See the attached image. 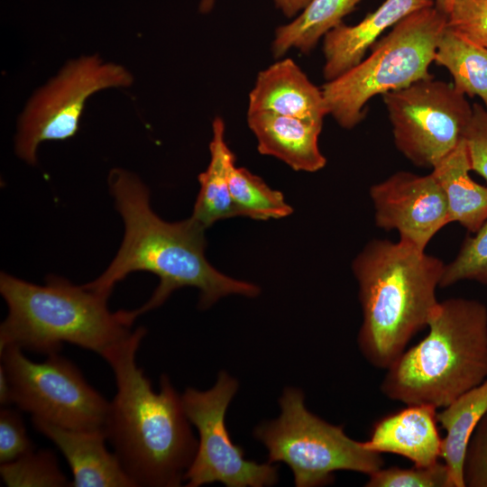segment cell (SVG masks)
<instances>
[{
	"mask_svg": "<svg viewBox=\"0 0 487 487\" xmlns=\"http://www.w3.org/2000/svg\"><path fill=\"white\" fill-rule=\"evenodd\" d=\"M108 183L115 207L124 223V237L108 268L87 289L110 296L115 283L133 271L156 274L160 284L139 315L161 306L175 290L195 287L198 306L206 309L220 298L239 294L259 295L255 284L234 280L215 269L205 256V228L189 217L169 223L151 208L145 185L133 173L121 169L110 171Z\"/></svg>",
	"mask_w": 487,
	"mask_h": 487,
	"instance_id": "cell-1",
	"label": "cell"
},
{
	"mask_svg": "<svg viewBox=\"0 0 487 487\" xmlns=\"http://www.w3.org/2000/svg\"><path fill=\"white\" fill-rule=\"evenodd\" d=\"M145 334L138 327L102 355L117 388L104 431L134 486L176 487L184 482L198 441L169 377L161 376L155 392L137 365L136 353Z\"/></svg>",
	"mask_w": 487,
	"mask_h": 487,
	"instance_id": "cell-2",
	"label": "cell"
},
{
	"mask_svg": "<svg viewBox=\"0 0 487 487\" xmlns=\"http://www.w3.org/2000/svg\"><path fill=\"white\" fill-rule=\"evenodd\" d=\"M352 269L363 312L358 348L372 367L387 370L427 327L445 263L405 241L373 239Z\"/></svg>",
	"mask_w": 487,
	"mask_h": 487,
	"instance_id": "cell-3",
	"label": "cell"
},
{
	"mask_svg": "<svg viewBox=\"0 0 487 487\" xmlns=\"http://www.w3.org/2000/svg\"><path fill=\"white\" fill-rule=\"evenodd\" d=\"M427 328L385 370L380 390L405 405L438 409L487 379V307L465 298L439 301Z\"/></svg>",
	"mask_w": 487,
	"mask_h": 487,
	"instance_id": "cell-4",
	"label": "cell"
},
{
	"mask_svg": "<svg viewBox=\"0 0 487 487\" xmlns=\"http://www.w3.org/2000/svg\"><path fill=\"white\" fill-rule=\"evenodd\" d=\"M0 292L8 315L0 326V349L15 345L47 355L64 343L99 355L131 335L137 309L111 312L108 296L49 276L36 285L2 272Z\"/></svg>",
	"mask_w": 487,
	"mask_h": 487,
	"instance_id": "cell-5",
	"label": "cell"
},
{
	"mask_svg": "<svg viewBox=\"0 0 487 487\" xmlns=\"http://www.w3.org/2000/svg\"><path fill=\"white\" fill-rule=\"evenodd\" d=\"M446 27V14L435 5L403 18L372 46L367 58L322 86L327 115L352 129L364 119L375 96L432 77L428 68Z\"/></svg>",
	"mask_w": 487,
	"mask_h": 487,
	"instance_id": "cell-6",
	"label": "cell"
},
{
	"mask_svg": "<svg viewBox=\"0 0 487 487\" xmlns=\"http://www.w3.org/2000/svg\"><path fill=\"white\" fill-rule=\"evenodd\" d=\"M301 390L288 387L279 400L281 413L253 430L268 450V463H285L297 487L332 483L336 471L370 475L383 467L381 454L349 437L343 426L330 424L305 406Z\"/></svg>",
	"mask_w": 487,
	"mask_h": 487,
	"instance_id": "cell-7",
	"label": "cell"
},
{
	"mask_svg": "<svg viewBox=\"0 0 487 487\" xmlns=\"http://www.w3.org/2000/svg\"><path fill=\"white\" fill-rule=\"evenodd\" d=\"M0 355L12 403L32 418L66 428L104 429L109 403L59 353L34 363L20 347L8 345L0 349Z\"/></svg>",
	"mask_w": 487,
	"mask_h": 487,
	"instance_id": "cell-8",
	"label": "cell"
},
{
	"mask_svg": "<svg viewBox=\"0 0 487 487\" xmlns=\"http://www.w3.org/2000/svg\"><path fill=\"white\" fill-rule=\"evenodd\" d=\"M133 81L124 67L105 61L98 55L69 61L27 102L18 120L17 155L35 164L41 142L66 140L77 133L86 102L93 94L129 87Z\"/></svg>",
	"mask_w": 487,
	"mask_h": 487,
	"instance_id": "cell-9",
	"label": "cell"
},
{
	"mask_svg": "<svg viewBox=\"0 0 487 487\" xmlns=\"http://www.w3.org/2000/svg\"><path fill=\"white\" fill-rule=\"evenodd\" d=\"M397 149L433 169L464 139L473 106L452 83L434 77L382 96Z\"/></svg>",
	"mask_w": 487,
	"mask_h": 487,
	"instance_id": "cell-10",
	"label": "cell"
},
{
	"mask_svg": "<svg viewBox=\"0 0 487 487\" xmlns=\"http://www.w3.org/2000/svg\"><path fill=\"white\" fill-rule=\"evenodd\" d=\"M237 390L238 381L222 371L211 389L188 388L181 395L184 411L199 434L197 453L184 475L186 486L219 482L227 487H262L278 482L276 465L245 459L244 449L229 436L225 417Z\"/></svg>",
	"mask_w": 487,
	"mask_h": 487,
	"instance_id": "cell-11",
	"label": "cell"
},
{
	"mask_svg": "<svg viewBox=\"0 0 487 487\" xmlns=\"http://www.w3.org/2000/svg\"><path fill=\"white\" fill-rule=\"evenodd\" d=\"M370 197L376 225L398 231L400 240L422 251L450 223L445 192L432 173L395 172L372 185Z\"/></svg>",
	"mask_w": 487,
	"mask_h": 487,
	"instance_id": "cell-12",
	"label": "cell"
},
{
	"mask_svg": "<svg viewBox=\"0 0 487 487\" xmlns=\"http://www.w3.org/2000/svg\"><path fill=\"white\" fill-rule=\"evenodd\" d=\"M34 427L52 441L66 458L73 487H135L106 446L104 429H72L32 418Z\"/></svg>",
	"mask_w": 487,
	"mask_h": 487,
	"instance_id": "cell-13",
	"label": "cell"
},
{
	"mask_svg": "<svg viewBox=\"0 0 487 487\" xmlns=\"http://www.w3.org/2000/svg\"><path fill=\"white\" fill-rule=\"evenodd\" d=\"M435 5V0H385L354 25L340 23L323 37V77L333 80L360 63L387 29L409 14Z\"/></svg>",
	"mask_w": 487,
	"mask_h": 487,
	"instance_id": "cell-14",
	"label": "cell"
},
{
	"mask_svg": "<svg viewBox=\"0 0 487 487\" xmlns=\"http://www.w3.org/2000/svg\"><path fill=\"white\" fill-rule=\"evenodd\" d=\"M253 111L318 123L327 115L322 89L290 58L276 61L258 73L248 101L247 112Z\"/></svg>",
	"mask_w": 487,
	"mask_h": 487,
	"instance_id": "cell-15",
	"label": "cell"
},
{
	"mask_svg": "<svg viewBox=\"0 0 487 487\" xmlns=\"http://www.w3.org/2000/svg\"><path fill=\"white\" fill-rule=\"evenodd\" d=\"M437 409L424 404L406 405L379 419L365 447L379 454H394L417 466L439 462L442 437L437 428Z\"/></svg>",
	"mask_w": 487,
	"mask_h": 487,
	"instance_id": "cell-16",
	"label": "cell"
},
{
	"mask_svg": "<svg viewBox=\"0 0 487 487\" xmlns=\"http://www.w3.org/2000/svg\"><path fill=\"white\" fill-rule=\"evenodd\" d=\"M258 152L280 159L297 171L315 172L326 166L318 138L323 123L274 114L247 112Z\"/></svg>",
	"mask_w": 487,
	"mask_h": 487,
	"instance_id": "cell-17",
	"label": "cell"
},
{
	"mask_svg": "<svg viewBox=\"0 0 487 487\" xmlns=\"http://www.w3.org/2000/svg\"><path fill=\"white\" fill-rule=\"evenodd\" d=\"M471 165L463 141L433 169L447 201L449 222L474 234L487 221V186L470 177Z\"/></svg>",
	"mask_w": 487,
	"mask_h": 487,
	"instance_id": "cell-18",
	"label": "cell"
},
{
	"mask_svg": "<svg viewBox=\"0 0 487 487\" xmlns=\"http://www.w3.org/2000/svg\"><path fill=\"white\" fill-rule=\"evenodd\" d=\"M225 128L221 117L213 120L210 161L207 170L198 175L200 188L190 217L205 229L220 219L239 216L229 186L235 156L225 142Z\"/></svg>",
	"mask_w": 487,
	"mask_h": 487,
	"instance_id": "cell-19",
	"label": "cell"
},
{
	"mask_svg": "<svg viewBox=\"0 0 487 487\" xmlns=\"http://www.w3.org/2000/svg\"><path fill=\"white\" fill-rule=\"evenodd\" d=\"M487 412V379L437 412V423L446 431L440 458L447 466L454 487H465L464 458L470 439Z\"/></svg>",
	"mask_w": 487,
	"mask_h": 487,
	"instance_id": "cell-20",
	"label": "cell"
},
{
	"mask_svg": "<svg viewBox=\"0 0 487 487\" xmlns=\"http://www.w3.org/2000/svg\"><path fill=\"white\" fill-rule=\"evenodd\" d=\"M362 1L310 0L291 22L276 28L271 43L273 57L281 58L291 49L309 53Z\"/></svg>",
	"mask_w": 487,
	"mask_h": 487,
	"instance_id": "cell-21",
	"label": "cell"
},
{
	"mask_svg": "<svg viewBox=\"0 0 487 487\" xmlns=\"http://www.w3.org/2000/svg\"><path fill=\"white\" fill-rule=\"evenodd\" d=\"M434 62L449 71L458 92L479 97L487 107V48L446 26L438 40Z\"/></svg>",
	"mask_w": 487,
	"mask_h": 487,
	"instance_id": "cell-22",
	"label": "cell"
},
{
	"mask_svg": "<svg viewBox=\"0 0 487 487\" xmlns=\"http://www.w3.org/2000/svg\"><path fill=\"white\" fill-rule=\"evenodd\" d=\"M229 186L239 216L268 220L288 216L293 211L281 192L271 188L245 168L234 165L231 169Z\"/></svg>",
	"mask_w": 487,
	"mask_h": 487,
	"instance_id": "cell-23",
	"label": "cell"
},
{
	"mask_svg": "<svg viewBox=\"0 0 487 487\" xmlns=\"http://www.w3.org/2000/svg\"><path fill=\"white\" fill-rule=\"evenodd\" d=\"M0 473L9 487L70 486L56 456L49 450H32L14 461L1 464Z\"/></svg>",
	"mask_w": 487,
	"mask_h": 487,
	"instance_id": "cell-24",
	"label": "cell"
},
{
	"mask_svg": "<svg viewBox=\"0 0 487 487\" xmlns=\"http://www.w3.org/2000/svg\"><path fill=\"white\" fill-rule=\"evenodd\" d=\"M464 280L487 285V221L464 240L455 258L445 264L440 288Z\"/></svg>",
	"mask_w": 487,
	"mask_h": 487,
	"instance_id": "cell-25",
	"label": "cell"
},
{
	"mask_svg": "<svg viewBox=\"0 0 487 487\" xmlns=\"http://www.w3.org/2000/svg\"><path fill=\"white\" fill-rule=\"evenodd\" d=\"M366 487H454L449 470L444 463L409 468H380L368 475Z\"/></svg>",
	"mask_w": 487,
	"mask_h": 487,
	"instance_id": "cell-26",
	"label": "cell"
},
{
	"mask_svg": "<svg viewBox=\"0 0 487 487\" xmlns=\"http://www.w3.org/2000/svg\"><path fill=\"white\" fill-rule=\"evenodd\" d=\"M446 26L487 48V0H451L446 12Z\"/></svg>",
	"mask_w": 487,
	"mask_h": 487,
	"instance_id": "cell-27",
	"label": "cell"
},
{
	"mask_svg": "<svg viewBox=\"0 0 487 487\" xmlns=\"http://www.w3.org/2000/svg\"><path fill=\"white\" fill-rule=\"evenodd\" d=\"M34 450L20 414L4 408L0 411V463L14 461Z\"/></svg>",
	"mask_w": 487,
	"mask_h": 487,
	"instance_id": "cell-28",
	"label": "cell"
},
{
	"mask_svg": "<svg viewBox=\"0 0 487 487\" xmlns=\"http://www.w3.org/2000/svg\"><path fill=\"white\" fill-rule=\"evenodd\" d=\"M471 170L487 183V107L473 105V112L464 134Z\"/></svg>",
	"mask_w": 487,
	"mask_h": 487,
	"instance_id": "cell-29",
	"label": "cell"
},
{
	"mask_svg": "<svg viewBox=\"0 0 487 487\" xmlns=\"http://www.w3.org/2000/svg\"><path fill=\"white\" fill-rule=\"evenodd\" d=\"M464 477L467 487H487V412L468 444Z\"/></svg>",
	"mask_w": 487,
	"mask_h": 487,
	"instance_id": "cell-30",
	"label": "cell"
},
{
	"mask_svg": "<svg viewBox=\"0 0 487 487\" xmlns=\"http://www.w3.org/2000/svg\"><path fill=\"white\" fill-rule=\"evenodd\" d=\"M310 0H273L275 6L288 18L297 16Z\"/></svg>",
	"mask_w": 487,
	"mask_h": 487,
	"instance_id": "cell-31",
	"label": "cell"
},
{
	"mask_svg": "<svg viewBox=\"0 0 487 487\" xmlns=\"http://www.w3.org/2000/svg\"><path fill=\"white\" fill-rule=\"evenodd\" d=\"M0 403L5 407L12 403L11 389L8 379L3 368L0 367Z\"/></svg>",
	"mask_w": 487,
	"mask_h": 487,
	"instance_id": "cell-32",
	"label": "cell"
},
{
	"mask_svg": "<svg viewBox=\"0 0 487 487\" xmlns=\"http://www.w3.org/2000/svg\"><path fill=\"white\" fill-rule=\"evenodd\" d=\"M216 0H200L198 10L202 14H207L209 13L214 5H215Z\"/></svg>",
	"mask_w": 487,
	"mask_h": 487,
	"instance_id": "cell-33",
	"label": "cell"
},
{
	"mask_svg": "<svg viewBox=\"0 0 487 487\" xmlns=\"http://www.w3.org/2000/svg\"><path fill=\"white\" fill-rule=\"evenodd\" d=\"M451 0H435V6L446 14Z\"/></svg>",
	"mask_w": 487,
	"mask_h": 487,
	"instance_id": "cell-34",
	"label": "cell"
}]
</instances>
